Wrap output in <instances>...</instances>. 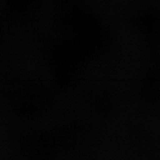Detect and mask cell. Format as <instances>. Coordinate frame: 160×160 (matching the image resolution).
<instances>
[]
</instances>
